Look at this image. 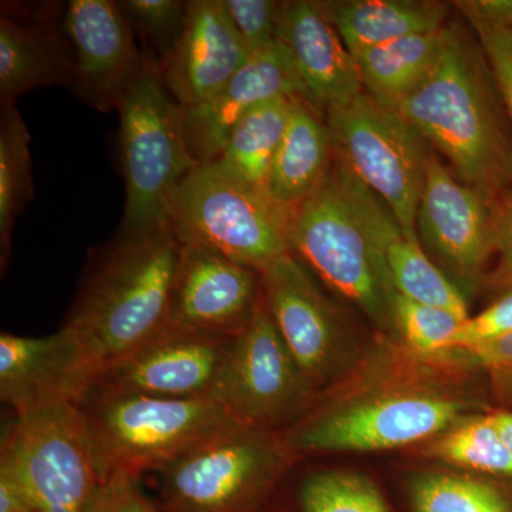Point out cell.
Wrapping results in <instances>:
<instances>
[{
    "instance_id": "4dcf8cb0",
    "label": "cell",
    "mask_w": 512,
    "mask_h": 512,
    "mask_svg": "<svg viewBox=\"0 0 512 512\" xmlns=\"http://www.w3.org/2000/svg\"><path fill=\"white\" fill-rule=\"evenodd\" d=\"M394 326L407 345L424 355L443 352L470 316H463L440 306L426 305L394 293Z\"/></svg>"
},
{
    "instance_id": "7a4b0ae2",
    "label": "cell",
    "mask_w": 512,
    "mask_h": 512,
    "mask_svg": "<svg viewBox=\"0 0 512 512\" xmlns=\"http://www.w3.org/2000/svg\"><path fill=\"white\" fill-rule=\"evenodd\" d=\"M481 63L460 30L444 28L436 62L396 111L464 184L491 197L510 175L511 156Z\"/></svg>"
},
{
    "instance_id": "2e32d148",
    "label": "cell",
    "mask_w": 512,
    "mask_h": 512,
    "mask_svg": "<svg viewBox=\"0 0 512 512\" xmlns=\"http://www.w3.org/2000/svg\"><path fill=\"white\" fill-rule=\"evenodd\" d=\"M63 29L74 52L73 92L94 109H119L147 57L138 50L119 2L72 0Z\"/></svg>"
},
{
    "instance_id": "836d02e7",
    "label": "cell",
    "mask_w": 512,
    "mask_h": 512,
    "mask_svg": "<svg viewBox=\"0 0 512 512\" xmlns=\"http://www.w3.org/2000/svg\"><path fill=\"white\" fill-rule=\"evenodd\" d=\"M512 330V284L497 302L463 323L448 350H468L507 335Z\"/></svg>"
},
{
    "instance_id": "5b68a950",
    "label": "cell",
    "mask_w": 512,
    "mask_h": 512,
    "mask_svg": "<svg viewBox=\"0 0 512 512\" xmlns=\"http://www.w3.org/2000/svg\"><path fill=\"white\" fill-rule=\"evenodd\" d=\"M293 211L214 160L178 187L170 229L183 245L215 249L261 274L291 252Z\"/></svg>"
},
{
    "instance_id": "6da1fadb",
    "label": "cell",
    "mask_w": 512,
    "mask_h": 512,
    "mask_svg": "<svg viewBox=\"0 0 512 512\" xmlns=\"http://www.w3.org/2000/svg\"><path fill=\"white\" fill-rule=\"evenodd\" d=\"M181 249L167 228L146 237H116L97 256L64 326L82 339L100 369L170 323Z\"/></svg>"
},
{
    "instance_id": "e0dca14e",
    "label": "cell",
    "mask_w": 512,
    "mask_h": 512,
    "mask_svg": "<svg viewBox=\"0 0 512 512\" xmlns=\"http://www.w3.org/2000/svg\"><path fill=\"white\" fill-rule=\"evenodd\" d=\"M330 171L357 221L365 229L394 293L468 316L463 291L434 265L419 238L409 237L382 200L340 161Z\"/></svg>"
},
{
    "instance_id": "d6986e66",
    "label": "cell",
    "mask_w": 512,
    "mask_h": 512,
    "mask_svg": "<svg viewBox=\"0 0 512 512\" xmlns=\"http://www.w3.org/2000/svg\"><path fill=\"white\" fill-rule=\"evenodd\" d=\"M251 56L225 0H192L180 39L160 67L171 96L185 109L221 92Z\"/></svg>"
},
{
    "instance_id": "e575fe53",
    "label": "cell",
    "mask_w": 512,
    "mask_h": 512,
    "mask_svg": "<svg viewBox=\"0 0 512 512\" xmlns=\"http://www.w3.org/2000/svg\"><path fill=\"white\" fill-rule=\"evenodd\" d=\"M86 512H157L140 490L138 477L114 474L101 481Z\"/></svg>"
},
{
    "instance_id": "7402d4cb",
    "label": "cell",
    "mask_w": 512,
    "mask_h": 512,
    "mask_svg": "<svg viewBox=\"0 0 512 512\" xmlns=\"http://www.w3.org/2000/svg\"><path fill=\"white\" fill-rule=\"evenodd\" d=\"M50 6L25 12L2 3L0 15V104L15 106L23 94L42 87L70 86L74 52Z\"/></svg>"
},
{
    "instance_id": "8fae6325",
    "label": "cell",
    "mask_w": 512,
    "mask_h": 512,
    "mask_svg": "<svg viewBox=\"0 0 512 512\" xmlns=\"http://www.w3.org/2000/svg\"><path fill=\"white\" fill-rule=\"evenodd\" d=\"M234 340L168 323L133 352L100 369L93 387L161 399H212Z\"/></svg>"
},
{
    "instance_id": "9c48e42d",
    "label": "cell",
    "mask_w": 512,
    "mask_h": 512,
    "mask_svg": "<svg viewBox=\"0 0 512 512\" xmlns=\"http://www.w3.org/2000/svg\"><path fill=\"white\" fill-rule=\"evenodd\" d=\"M265 431L232 427L158 470L167 512H248L281 463Z\"/></svg>"
},
{
    "instance_id": "4316f807",
    "label": "cell",
    "mask_w": 512,
    "mask_h": 512,
    "mask_svg": "<svg viewBox=\"0 0 512 512\" xmlns=\"http://www.w3.org/2000/svg\"><path fill=\"white\" fill-rule=\"evenodd\" d=\"M29 128L15 106L2 110L0 121V262L10 258L15 222L33 197Z\"/></svg>"
},
{
    "instance_id": "44dd1931",
    "label": "cell",
    "mask_w": 512,
    "mask_h": 512,
    "mask_svg": "<svg viewBox=\"0 0 512 512\" xmlns=\"http://www.w3.org/2000/svg\"><path fill=\"white\" fill-rule=\"evenodd\" d=\"M279 42L291 52L308 103L318 113L345 106L365 92L355 56L330 22L322 2H282Z\"/></svg>"
},
{
    "instance_id": "30bf717a",
    "label": "cell",
    "mask_w": 512,
    "mask_h": 512,
    "mask_svg": "<svg viewBox=\"0 0 512 512\" xmlns=\"http://www.w3.org/2000/svg\"><path fill=\"white\" fill-rule=\"evenodd\" d=\"M311 384L289 352L264 293L247 330L234 340L212 399L238 426L265 427L301 409Z\"/></svg>"
},
{
    "instance_id": "d6a6232c",
    "label": "cell",
    "mask_w": 512,
    "mask_h": 512,
    "mask_svg": "<svg viewBox=\"0 0 512 512\" xmlns=\"http://www.w3.org/2000/svg\"><path fill=\"white\" fill-rule=\"evenodd\" d=\"M242 42L251 55L279 42L282 2L275 0H225Z\"/></svg>"
},
{
    "instance_id": "277c9868",
    "label": "cell",
    "mask_w": 512,
    "mask_h": 512,
    "mask_svg": "<svg viewBox=\"0 0 512 512\" xmlns=\"http://www.w3.org/2000/svg\"><path fill=\"white\" fill-rule=\"evenodd\" d=\"M101 481L161 470L191 448L237 427L212 399L174 400L93 387L80 403Z\"/></svg>"
},
{
    "instance_id": "1f68e13d",
    "label": "cell",
    "mask_w": 512,
    "mask_h": 512,
    "mask_svg": "<svg viewBox=\"0 0 512 512\" xmlns=\"http://www.w3.org/2000/svg\"><path fill=\"white\" fill-rule=\"evenodd\" d=\"M119 6L131 29L144 37L151 49L156 50L158 63H163L183 32L187 2L124 0Z\"/></svg>"
},
{
    "instance_id": "3957f363",
    "label": "cell",
    "mask_w": 512,
    "mask_h": 512,
    "mask_svg": "<svg viewBox=\"0 0 512 512\" xmlns=\"http://www.w3.org/2000/svg\"><path fill=\"white\" fill-rule=\"evenodd\" d=\"M117 111L126 207L116 237H146L170 228L178 187L200 164L188 151L183 107L171 96L153 56L147 55Z\"/></svg>"
},
{
    "instance_id": "9a60e30c",
    "label": "cell",
    "mask_w": 512,
    "mask_h": 512,
    "mask_svg": "<svg viewBox=\"0 0 512 512\" xmlns=\"http://www.w3.org/2000/svg\"><path fill=\"white\" fill-rule=\"evenodd\" d=\"M490 197L461 184L430 153L417 211V235L464 286L476 284L494 252Z\"/></svg>"
},
{
    "instance_id": "74e56055",
    "label": "cell",
    "mask_w": 512,
    "mask_h": 512,
    "mask_svg": "<svg viewBox=\"0 0 512 512\" xmlns=\"http://www.w3.org/2000/svg\"><path fill=\"white\" fill-rule=\"evenodd\" d=\"M494 252L500 256L497 276L504 284H512V197L494 212Z\"/></svg>"
},
{
    "instance_id": "f35d334b",
    "label": "cell",
    "mask_w": 512,
    "mask_h": 512,
    "mask_svg": "<svg viewBox=\"0 0 512 512\" xmlns=\"http://www.w3.org/2000/svg\"><path fill=\"white\" fill-rule=\"evenodd\" d=\"M480 365L494 372H512V330L501 338L468 350Z\"/></svg>"
},
{
    "instance_id": "ba28073f",
    "label": "cell",
    "mask_w": 512,
    "mask_h": 512,
    "mask_svg": "<svg viewBox=\"0 0 512 512\" xmlns=\"http://www.w3.org/2000/svg\"><path fill=\"white\" fill-rule=\"evenodd\" d=\"M291 252L377 325H394L392 286L332 175L293 211Z\"/></svg>"
},
{
    "instance_id": "5bb4252c",
    "label": "cell",
    "mask_w": 512,
    "mask_h": 512,
    "mask_svg": "<svg viewBox=\"0 0 512 512\" xmlns=\"http://www.w3.org/2000/svg\"><path fill=\"white\" fill-rule=\"evenodd\" d=\"M261 299L258 271L215 249L183 245L171 295L170 323L237 339L247 330Z\"/></svg>"
},
{
    "instance_id": "4fadbf2b",
    "label": "cell",
    "mask_w": 512,
    "mask_h": 512,
    "mask_svg": "<svg viewBox=\"0 0 512 512\" xmlns=\"http://www.w3.org/2000/svg\"><path fill=\"white\" fill-rule=\"evenodd\" d=\"M99 370L90 350L67 326L43 338L0 335V399L15 414L82 403Z\"/></svg>"
},
{
    "instance_id": "8d00e7d4",
    "label": "cell",
    "mask_w": 512,
    "mask_h": 512,
    "mask_svg": "<svg viewBox=\"0 0 512 512\" xmlns=\"http://www.w3.org/2000/svg\"><path fill=\"white\" fill-rule=\"evenodd\" d=\"M456 5L476 32L512 29V0H464Z\"/></svg>"
},
{
    "instance_id": "7c38bea8",
    "label": "cell",
    "mask_w": 512,
    "mask_h": 512,
    "mask_svg": "<svg viewBox=\"0 0 512 512\" xmlns=\"http://www.w3.org/2000/svg\"><path fill=\"white\" fill-rule=\"evenodd\" d=\"M461 403L431 396L369 400L315 417L289 439L295 451H377L416 443L453 423Z\"/></svg>"
},
{
    "instance_id": "60d3db41",
    "label": "cell",
    "mask_w": 512,
    "mask_h": 512,
    "mask_svg": "<svg viewBox=\"0 0 512 512\" xmlns=\"http://www.w3.org/2000/svg\"><path fill=\"white\" fill-rule=\"evenodd\" d=\"M490 419L493 421L495 429L500 433L505 446L510 448L512 453V413L498 412L490 414Z\"/></svg>"
},
{
    "instance_id": "8992f818",
    "label": "cell",
    "mask_w": 512,
    "mask_h": 512,
    "mask_svg": "<svg viewBox=\"0 0 512 512\" xmlns=\"http://www.w3.org/2000/svg\"><path fill=\"white\" fill-rule=\"evenodd\" d=\"M0 484L30 512H86L101 478L80 404L16 414L0 448Z\"/></svg>"
},
{
    "instance_id": "ffe728a7",
    "label": "cell",
    "mask_w": 512,
    "mask_h": 512,
    "mask_svg": "<svg viewBox=\"0 0 512 512\" xmlns=\"http://www.w3.org/2000/svg\"><path fill=\"white\" fill-rule=\"evenodd\" d=\"M262 293L276 328L309 384L332 370L339 345L335 312L292 252L261 272Z\"/></svg>"
},
{
    "instance_id": "603a6c76",
    "label": "cell",
    "mask_w": 512,
    "mask_h": 512,
    "mask_svg": "<svg viewBox=\"0 0 512 512\" xmlns=\"http://www.w3.org/2000/svg\"><path fill=\"white\" fill-rule=\"evenodd\" d=\"M333 160L328 124L308 101L298 99L272 161L266 192L282 207L296 210L328 181Z\"/></svg>"
},
{
    "instance_id": "d4e9b609",
    "label": "cell",
    "mask_w": 512,
    "mask_h": 512,
    "mask_svg": "<svg viewBox=\"0 0 512 512\" xmlns=\"http://www.w3.org/2000/svg\"><path fill=\"white\" fill-rule=\"evenodd\" d=\"M443 30L404 37L353 55L365 92L383 107L396 110L436 62Z\"/></svg>"
},
{
    "instance_id": "83f0119b",
    "label": "cell",
    "mask_w": 512,
    "mask_h": 512,
    "mask_svg": "<svg viewBox=\"0 0 512 512\" xmlns=\"http://www.w3.org/2000/svg\"><path fill=\"white\" fill-rule=\"evenodd\" d=\"M433 453L457 466L512 477V453L490 416L451 430L433 447Z\"/></svg>"
},
{
    "instance_id": "484cf974",
    "label": "cell",
    "mask_w": 512,
    "mask_h": 512,
    "mask_svg": "<svg viewBox=\"0 0 512 512\" xmlns=\"http://www.w3.org/2000/svg\"><path fill=\"white\" fill-rule=\"evenodd\" d=\"M298 99L279 97L265 101L245 114L229 133L218 160L252 187L266 192L272 161L284 140Z\"/></svg>"
},
{
    "instance_id": "ab89813d",
    "label": "cell",
    "mask_w": 512,
    "mask_h": 512,
    "mask_svg": "<svg viewBox=\"0 0 512 512\" xmlns=\"http://www.w3.org/2000/svg\"><path fill=\"white\" fill-rule=\"evenodd\" d=\"M0 512H30V510L10 488L0 484Z\"/></svg>"
},
{
    "instance_id": "f546056e",
    "label": "cell",
    "mask_w": 512,
    "mask_h": 512,
    "mask_svg": "<svg viewBox=\"0 0 512 512\" xmlns=\"http://www.w3.org/2000/svg\"><path fill=\"white\" fill-rule=\"evenodd\" d=\"M303 512H390L372 481L346 471H323L301 488Z\"/></svg>"
},
{
    "instance_id": "f1b7e54d",
    "label": "cell",
    "mask_w": 512,
    "mask_h": 512,
    "mask_svg": "<svg viewBox=\"0 0 512 512\" xmlns=\"http://www.w3.org/2000/svg\"><path fill=\"white\" fill-rule=\"evenodd\" d=\"M416 512H511L493 485L473 478L431 474L414 483Z\"/></svg>"
},
{
    "instance_id": "d590c367",
    "label": "cell",
    "mask_w": 512,
    "mask_h": 512,
    "mask_svg": "<svg viewBox=\"0 0 512 512\" xmlns=\"http://www.w3.org/2000/svg\"><path fill=\"white\" fill-rule=\"evenodd\" d=\"M477 35L512 120V29L480 30Z\"/></svg>"
},
{
    "instance_id": "52a82bcc",
    "label": "cell",
    "mask_w": 512,
    "mask_h": 512,
    "mask_svg": "<svg viewBox=\"0 0 512 512\" xmlns=\"http://www.w3.org/2000/svg\"><path fill=\"white\" fill-rule=\"evenodd\" d=\"M335 158L375 192L409 237L416 221L430 153L427 141L399 111L366 92L325 113Z\"/></svg>"
},
{
    "instance_id": "ac0fdd59",
    "label": "cell",
    "mask_w": 512,
    "mask_h": 512,
    "mask_svg": "<svg viewBox=\"0 0 512 512\" xmlns=\"http://www.w3.org/2000/svg\"><path fill=\"white\" fill-rule=\"evenodd\" d=\"M299 97L308 101L295 60L281 42L254 53L247 64L212 99L183 107L188 151L195 163L218 160L232 128L265 101Z\"/></svg>"
},
{
    "instance_id": "cb8c5ba5",
    "label": "cell",
    "mask_w": 512,
    "mask_h": 512,
    "mask_svg": "<svg viewBox=\"0 0 512 512\" xmlns=\"http://www.w3.org/2000/svg\"><path fill=\"white\" fill-rule=\"evenodd\" d=\"M352 55L444 28L446 6L427 0H343L322 3Z\"/></svg>"
}]
</instances>
